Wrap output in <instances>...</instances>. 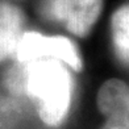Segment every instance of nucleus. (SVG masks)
I'll return each instance as SVG.
<instances>
[{
	"label": "nucleus",
	"mask_w": 129,
	"mask_h": 129,
	"mask_svg": "<svg viewBox=\"0 0 129 129\" xmlns=\"http://www.w3.org/2000/svg\"><path fill=\"white\" fill-rule=\"evenodd\" d=\"M25 88L45 124L59 125L67 115L73 96L71 75L55 59H38L25 64Z\"/></svg>",
	"instance_id": "obj_1"
},
{
	"label": "nucleus",
	"mask_w": 129,
	"mask_h": 129,
	"mask_svg": "<svg viewBox=\"0 0 129 129\" xmlns=\"http://www.w3.org/2000/svg\"><path fill=\"white\" fill-rule=\"evenodd\" d=\"M15 54L21 64L38 59H55L69 64L75 71L82 70V59L77 48L64 37H46L36 32L24 33Z\"/></svg>",
	"instance_id": "obj_2"
},
{
	"label": "nucleus",
	"mask_w": 129,
	"mask_h": 129,
	"mask_svg": "<svg viewBox=\"0 0 129 129\" xmlns=\"http://www.w3.org/2000/svg\"><path fill=\"white\" fill-rule=\"evenodd\" d=\"M103 9V0H48L46 11L67 28L70 33L84 37L90 33Z\"/></svg>",
	"instance_id": "obj_3"
},
{
	"label": "nucleus",
	"mask_w": 129,
	"mask_h": 129,
	"mask_svg": "<svg viewBox=\"0 0 129 129\" xmlns=\"http://www.w3.org/2000/svg\"><path fill=\"white\" fill-rule=\"evenodd\" d=\"M98 107L105 117L102 129H129V86L109 79L98 92Z\"/></svg>",
	"instance_id": "obj_4"
},
{
	"label": "nucleus",
	"mask_w": 129,
	"mask_h": 129,
	"mask_svg": "<svg viewBox=\"0 0 129 129\" xmlns=\"http://www.w3.org/2000/svg\"><path fill=\"white\" fill-rule=\"evenodd\" d=\"M24 29L22 11L9 3H0V62L16 53Z\"/></svg>",
	"instance_id": "obj_5"
},
{
	"label": "nucleus",
	"mask_w": 129,
	"mask_h": 129,
	"mask_svg": "<svg viewBox=\"0 0 129 129\" xmlns=\"http://www.w3.org/2000/svg\"><path fill=\"white\" fill-rule=\"evenodd\" d=\"M112 34L119 55L129 61V5H124L115 12L112 17Z\"/></svg>",
	"instance_id": "obj_6"
}]
</instances>
